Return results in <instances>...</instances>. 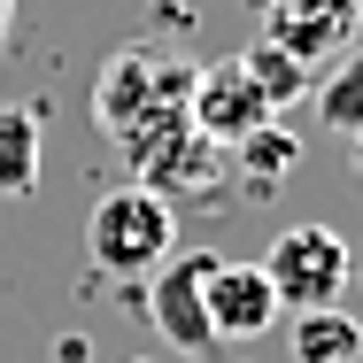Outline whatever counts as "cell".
<instances>
[{"label":"cell","instance_id":"cell-1","mask_svg":"<svg viewBox=\"0 0 363 363\" xmlns=\"http://www.w3.org/2000/svg\"><path fill=\"white\" fill-rule=\"evenodd\" d=\"M170 247H178V217H170V201L147 194V186L101 194L93 217H85V255H93V271H108V279H147Z\"/></svg>","mask_w":363,"mask_h":363},{"label":"cell","instance_id":"cell-2","mask_svg":"<svg viewBox=\"0 0 363 363\" xmlns=\"http://www.w3.org/2000/svg\"><path fill=\"white\" fill-rule=\"evenodd\" d=\"M263 279L279 294V309H340L348 294V240L333 224H286L263 255Z\"/></svg>","mask_w":363,"mask_h":363},{"label":"cell","instance_id":"cell-3","mask_svg":"<svg viewBox=\"0 0 363 363\" xmlns=\"http://www.w3.org/2000/svg\"><path fill=\"white\" fill-rule=\"evenodd\" d=\"M186 85H194L186 62H162L147 39H132V47H116V55L101 62V77H93V108H101V124L124 140L155 101H186Z\"/></svg>","mask_w":363,"mask_h":363},{"label":"cell","instance_id":"cell-4","mask_svg":"<svg viewBox=\"0 0 363 363\" xmlns=\"http://www.w3.org/2000/svg\"><path fill=\"white\" fill-rule=\"evenodd\" d=\"M363 31V0H271L263 8V39L286 47L301 70L317 62H340Z\"/></svg>","mask_w":363,"mask_h":363},{"label":"cell","instance_id":"cell-5","mask_svg":"<svg viewBox=\"0 0 363 363\" xmlns=\"http://www.w3.org/2000/svg\"><path fill=\"white\" fill-rule=\"evenodd\" d=\"M186 116H194V132H201L209 147H247L263 124H271V101L247 85L240 55H232V62H217V70H194V85H186Z\"/></svg>","mask_w":363,"mask_h":363},{"label":"cell","instance_id":"cell-6","mask_svg":"<svg viewBox=\"0 0 363 363\" xmlns=\"http://www.w3.org/2000/svg\"><path fill=\"white\" fill-rule=\"evenodd\" d=\"M209 271L217 255H178L170 271H155V333L178 348V356H217V333H209Z\"/></svg>","mask_w":363,"mask_h":363},{"label":"cell","instance_id":"cell-7","mask_svg":"<svg viewBox=\"0 0 363 363\" xmlns=\"http://www.w3.org/2000/svg\"><path fill=\"white\" fill-rule=\"evenodd\" d=\"M279 325V294L263 279V263H217L209 271V333L217 340H255Z\"/></svg>","mask_w":363,"mask_h":363},{"label":"cell","instance_id":"cell-8","mask_svg":"<svg viewBox=\"0 0 363 363\" xmlns=\"http://www.w3.org/2000/svg\"><path fill=\"white\" fill-rule=\"evenodd\" d=\"M39 140H47L39 108L0 101V194H8V201H23V194L39 186Z\"/></svg>","mask_w":363,"mask_h":363},{"label":"cell","instance_id":"cell-9","mask_svg":"<svg viewBox=\"0 0 363 363\" xmlns=\"http://www.w3.org/2000/svg\"><path fill=\"white\" fill-rule=\"evenodd\" d=\"M363 325L348 309H294V363H356Z\"/></svg>","mask_w":363,"mask_h":363},{"label":"cell","instance_id":"cell-10","mask_svg":"<svg viewBox=\"0 0 363 363\" xmlns=\"http://www.w3.org/2000/svg\"><path fill=\"white\" fill-rule=\"evenodd\" d=\"M317 124L333 140H356L363 132V47H348L333 70L317 77Z\"/></svg>","mask_w":363,"mask_h":363},{"label":"cell","instance_id":"cell-11","mask_svg":"<svg viewBox=\"0 0 363 363\" xmlns=\"http://www.w3.org/2000/svg\"><path fill=\"white\" fill-rule=\"evenodd\" d=\"M240 70H247V85H255V93L271 101V116H279V108H294V101L309 93V70L294 62L286 47H271V39H255V47H240Z\"/></svg>","mask_w":363,"mask_h":363},{"label":"cell","instance_id":"cell-12","mask_svg":"<svg viewBox=\"0 0 363 363\" xmlns=\"http://www.w3.org/2000/svg\"><path fill=\"white\" fill-rule=\"evenodd\" d=\"M348 155H356V178H363V132H356V140H348Z\"/></svg>","mask_w":363,"mask_h":363},{"label":"cell","instance_id":"cell-13","mask_svg":"<svg viewBox=\"0 0 363 363\" xmlns=\"http://www.w3.org/2000/svg\"><path fill=\"white\" fill-rule=\"evenodd\" d=\"M8 16H16V0H0V39H8Z\"/></svg>","mask_w":363,"mask_h":363},{"label":"cell","instance_id":"cell-14","mask_svg":"<svg viewBox=\"0 0 363 363\" xmlns=\"http://www.w3.org/2000/svg\"><path fill=\"white\" fill-rule=\"evenodd\" d=\"M116 363H162V356H116Z\"/></svg>","mask_w":363,"mask_h":363},{"label":"cell","instance_id":"cell-15","mask_svg":"<svg viewBox=\"0 0 363 363\" xmlns=\"http://www.w3.org/2000/svg\"><path fill=\"white\" fill-rule=\"evenodd\" d=\"M263 8H271V0H263Z\"/></svg>","mask_w":363,"mask_h":363}]
</instances>
